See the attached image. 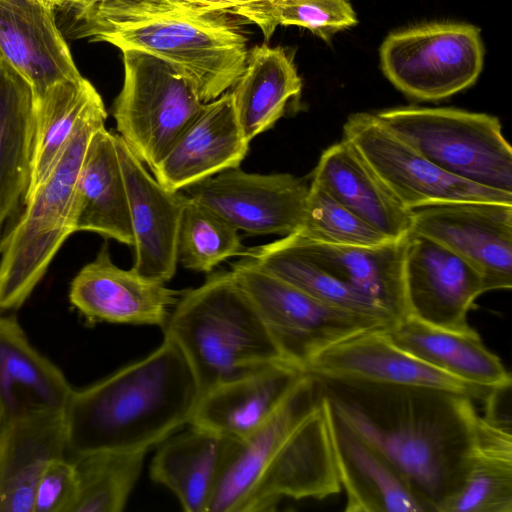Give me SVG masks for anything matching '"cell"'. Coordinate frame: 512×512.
Listing matches in <instances>:
<instances>
[{
  "instance_id": "1",
  "label": "cell",
  "mask_w": 512,
  "mask_h": 512,
  "mask_svg": "<svg viewBox=\"0 0 512 512\" xmlns=\"http://www.w3.org/2000/svg\"><path fill=\"white\" fill-rule=\"evenodd\" d=\"M316 378L333 411L437 512L467 469L479 418L474 400L427 387Z\"/></svg>"
},
{
  "instance_id": "2",
  "label": "cell",
  "mask_w": 512,
  "mask_h": 512,
  "mask_svg": "<svg viewBox=\"0 0 512 512\" xmlns=\"http://www.w3.org/2000/svg\"><path fill=\"white\" fill-rule=\"evenodd\" d=\"M341 491L318 380L304 373L274 414L239 441L207 512L273 510L279 500Z\"/></svg>"
},
{
  "instance_id": "3",
  "label": "cell",
  "mask_w": 512,
  "mask_h": 512,
  "mask_svg": "<svg viewBox=\"0 0 512 512\" xmlns=\"http://www.w3.org/2000/svg\"><path fill=\"white\" fill-rule=\"evenodd\" d=\"M200 397L185 355L164 336L146 357L73 388L63 410L67 454L148 452L189 425Z\"/></svg>"
},
{
  "instance_id": "4",
  "label": "cell",
  "mask_w": 512,
  "mask_h": 512,
  "mask_svg": "<svg viewBox=\"0 0 512 512\" xmlns=\"http://www.w3.org/2000/svg\"><path fill=\"white\" fill-rule=\"evenodd\" d=\"M71 17L70 37L156 56L172 66L203 103L232 88L246 65V22L231 14L173 0H103Z\"/></svg>"
},
{
  "instance_id": "5",
  "label": "cell",
  "mask_w": 512,
  "mask_h": 512,
  "mask_svg": "<svg viewBox=\"0 0 512 512\" xmlns=\"http://www.w3.org/2000/svg\"><path fill=\"white\" fill-rule=\"evenodd\" d=\"M162 330L182 350L201 395L287 362L232 271L214 272L199 287L184 290Z\"/></svg>"
},
{
  "instance_id": "6",
  "label": "cell",
  "mask_w": 512,
  "mask_h": 512,
  "mask_svg": "<svg viewBox=\"0 0 512 512\" xmlns=\"http://www.w3.org/2000/svg\"><path fill=\"white\" fill-rule=\"evenodd\" d=\"M102 98L83 117L57 163L25 200V210L0 240V310L23 306L54 256L74 233V195L89 141L105 125Z\"/></svg>"
},
{
  "instance_id": "7",
  "label": "cell",
  "mask_w": 512,
  "mask_h": 512,
  "mask_svg": "<svg viewBox=\"0 0 512 512\" xmlns=\"http://www.w3.org/2000/svg\"><path fill=\"white\" fill-rule=\"evenodd\" d=\"M375 115L443 171L512 193V149L497 117L455 108L412 106Z\"/></svg>"
},
{
  "instance_id": "8",
  "label": "cell",
  "mask_w": 512,
  "mask_h": 512,
  "mask_svg": "<svg viewBox=\"0 0 512 512\" xmlns=\"http://www.w3.org/2000/svg\"><path fill=\"white\" fill-rule=\"evenodd\" d=\"M121 52L124 80L112 110L117 134L152 170L204 103L164 60L133 49Z\"/></svg>"
},
{
  "instance_id": "9",
  "label": "cell",
  "mask_w": 512,
  "mask_h": 512,
  "mask_svg": "<svg viewBox=\"0 0 512 512\" xmlns=\"http://www.w3.org/2000/svg\"><path fill=\"white\" fill-rule=\"evenodd\" d=\"M231 271L283 359L303 372L328 347L365 330L386 328L313 298L248 258L232 264Z\"/></svg>"
},
{
  "instance_id": "10",
  "label": "cell",
  "mask_w": 512,
  "mask_h": 512,
  "mask_svg": "<svg viewBox=\"0 0 512 512\" xmlns=\"http://www.w3.org/2000/svg\"><path fill=\"white\" fill-rule=\"evenodd\" d=\"M386 78L404 94L440 100L474 85L484 63L480 29L432 22L389 34L380 46Z\"/></svg>"
},
{
  "instance_id": "11",
  "label": "cell",
  "mask_w": 512,
  "mask_h": 512,
  "mask_svg": "<svg viewBox=\"0 0 512 512\" xmlns=\"http://www.w3.org/2000/svg\"><path fill=\"white\" fill-rule=\"evenodd\" d=\"M343 139L358 150L409 210L458 201L512 203V193L477 185L443 171L389 130L375 114L350 115L343 126Z\"/></svg>"
},
{
  "instance_id": "12",
  "label": "cell",
  "mask_w": 512,
  "mask_h": 512,
  "mask_svg": "<svg viewBox=\"0 0 512 512\" xmlns=\"http://www.w3.org/2000/svg\"><path fill=\"white\" fill-rule=\"evenodd\" d=\"M183 191L238 231L285 236L302 227L309 186L288 173H249L237 167Z\"/></svg>"
},
{
  "instance_id": "13",
  "label": "cell",
  "mask_w": 512,
  "mask_h": 512,
  "mask_svg": "<svg viewBox=\"0 0 512 512\" xmlns=\"http://www.w3.org/2000/svg\"><path fill=\"white\" fill-rule=\"evenodd\" d=\"M411 232L449 248L483 276L485 291L512 287V203L458 201L411 210Z\"/></svg>"
},
{
  "instance_id": "14",
  "label": "cell",
  "mask_w": 512,
  "mask_h": 512,
  "mask_svg": "<svg viewBox=\"0 0 512 512\" xmlns=\"http://www.w3.org/2000/svg\"><path fill=\"white\" fill-rule=\"evenodd\" d=\"M408 315L453 330H465L475 300L485 293L482 274L467 260L424 235L410 232L404 256Z\"/></svg>"
},
{
  "instance_id": "15",
  "label": "cell",
  "mask_w": 512,
  "mask_h": 512,
  "mask_svg": "<svg viewBox=\"0 0 512 512\" xmlns=\"http://www.w3.org/2000/svg\"><path fill=\"white\" fill-rule=\"evenodd\" d=\"M316 377L445 390L483 401L493 388L471 385L394 344L384 328L365 330L318 354L304 369Z\"/></svg>"
},
{
  "instance_id": "16",
  "label": "cell",
  "mask_w": 512,
  "mask_h": 512,
  "mask_svg": "<svg viewBox=\"0 0 512 512\" xmlns=\"http://www.w3.org/2000/svg\"><path fill=\"white\" fill-rule=\"evenodd\" d=\"M182 293L141 276L133 268L118 267L104 244L96 258L75 275L68 297L91 324L152 325L163 329Z\"/></svg>"
},
{
  "instance_id": "17",
  "label": "cell",
  "mask_w": 512,
  "mask_h": 512,
  "mask_svg": "<svg viewBox=\"0 0 512 512\" xmlns=\"http://www.w3.org/2000/svg\"><path fill=\"white\" fill-rule=\"evenodd\" d=\"M135 251L132 268L141 276L170 281L178 264V233L188 196L163 187L115 133Z\"/></svg>"
},
{
  "instance_id": "18",
  "label": "cell",
  "mask_w": 512,
  "mask_h": 512,
  "mask_svg": "<svg viewBox=\"0 0 512 512\" xmlns=\"http://www.w3.org/2000/svg\"><path fill=\"white\" fill-rule=\"evenodd\" d=\"M248 147L228 90L204 103L151 172L166 189L183 191L222 171L239 167Z\"/></svg>"
},
{
  "instance_id": "19",
  "label": "cell",
  "mask_w": 512,
  "mask_h": 512,
  "mask_svg": "<svg viewBox=\"0 0 512 512\" xmlns=\"http://www.w3.org/2000/svg\"><path fill=\"white\" fill-rule=\"evenodd\" d=\"M324 400L337 475L346 494L345 511L431 512L392 463Z\"/></svg>"
},
{
  "instance_id": "20",
  "label": "cell",
  "mask_w": 512,
  "mask_h": 512,
  "mask_svg": "<svg viewBox=\"0 0 512 512\" xmlns=\"http://www.w3.org/2000/svg\"><path fill=\"white\" fill-rule=\"evenodd\" d=\"M55 12L31 0H0V54L30 85L35 97L82 76Z\"/></svg>"
},
{
  "instance_id": "21",
  "label": "cell",
  "mask_w": 512,
  "mask_h": 512,
  "mask_svg": "<svg viewBox=\"0 0 512 512\" xmlns=\"http://www.w3.org/2000/svg\"><path fill=\"white\" fill-rule=\"evenodd\" d=\"M67 456L63 411L34 410L0 423V512H33L37 482L54 459Z\"/></svg>"
},
{
  "instance_id": "22",
  "label": "cell",
  "mask_w": 512,
  "mask_h": 512,
  "mask_svg": "<svg viewBox=\"0 0 512 512\" xmlns=\"http://www.w3.org/2000/svg\"><path fill=\"white\" fill-rule=\"evenodd\" d=\"M304 373L281 362L221 383L201 395L189 425L242 441L274 414Z\"/></svg>"
},
{
  "instance_id": "23",
  "label": "cell",
  "mask_w": 512,
  "mask_h": 512,
  "mask_svg": "<svg viewBox=\"0 0 512 512\" xmlns=\"http://www.w3.org/2000/svg\"><path fill=\"white\" fill-rule=\"evenodd\" d=\"M304 255L387 311L396 321L408 315L404 290L406 238L378 246H345L285 235Z\"/></svg>"
},
{
  "instance_id": "24",
  "label": "cell",
  "mask_w": 512,
  "mask_h": 512,
  "mask_svg": "<svg viewBox=\"0 0 512 512\" xmlns=\"http://www.w3.org/2000/svg\"><path fill=\"white\" fill-rule=\"evenodd\" d=\"M311 183L393 240L411 232V210L401 204L345 139L321 154Z\"/></svg>"
},
{
  "instance_id": "25",
  "label": "cell",
  "mask_w": 512,
  "mask_h": 512,
  "mask_svg": "<svg viewBox=\"0 0 512 512\" xmlns=\"http://www.w3.org/2000/svg\"><path fill=\"white\" fill-rule=\"evenodd\" d=\"M238 443L190 426L161 443L151 461L150 477L173 492L184 511L207 512Z\"/></svg>"
},
{
  "instance_id": "26",
  "label": "cell",
  "mask_w": 512,
  "mask_h": 512,
  "mask_svg": "<svg viewBox=\"0 0 512 512\" xmlns=\"http://www.w3.org/2000/svg\"><path fill=\"white\" fill-rule=\"evenodd\" d=\"M384 332L401 349L463 382L486 388L512 383L501 359L472 327L453 330L407 315Z\"/></svg>"
},
{
  "instance_id": "27",
  "label": "cell",
  "mask_w": 512,
  "mask_h": 512,
  "mask_svg": "<svg viewBox=\"0 0 512 512\" xmlns=\"http://www.w3.org/2000/svg\"><path fill=\"white\" fill-rule=\"evenodd\" d=\"M74 231H89L133 246L127 191L115 133L105 125L92 135L74 195Z\"/></svg>"
},
{
  "instance_id": "28",
  "label": "cell",
  "mask_w": 512,
  "mask_h": 512,
  "mask_svg": "<svg viewBox=\"0 0 512 512\" xmlns=\"http://www.w3.org/2000/svg\"><path fill=\"white\" fill-rule=\"evenodd\" d=\"M73 387L30 342L14 314L0 310V405L4 419L34 410H64Z\"/></svg>"
},
{
  "instance_id": "29",
  "label": "cell",
  "mask_w": 512,
  "mask_h": 512,
  "mask_svg": "<svg viewBox=\"0 0 512 512\" xmlns=\"http://www.w3.org/2000/svg\"><path fill=\"white\" fill-rule=\"evenodd\" d=\"M232 88L236 119L250 143L283 116L290 99L301 92L302 81L284 48L262 43L248 50L244 71Z\"/></svg>"
},
{
  "instance_id": "30",
  "label": "cell",
  "mask_w": 512,
  "mask_h": 512,
  "mask_svg": "<svg viewBox=\"0 0 512 512\" xmlns=\"http://www.w3.org/2000/svg\"><path fill=\"white\" fill-rule=\"evenodd\" d=\"M34 129L32 88L0 54V238L29 187Z\"/></svg>"
},
{
  "instance_id": "31",
  "label": "cell",
  "mask_w": 512,
  "mask_h": 512,
  "mask_svg": "<svg viewBox=\"0 0 512 512\" xmlns=\"http://www.w3.org/2000/svg\"><path fill=\"white\" fill-rule=\"evenodd\" d=\"M437 512H512V428L479 415L463 480Z\"/></svg>"
},
{
  "instance_id": "32",
  "label": "cell",
  "mask_w": 512,
  "mask_h": 512,
  "mask_svg": "<svg viewBox=\"0 0 512 512\" xmlns=\"http://www.w3.org/2000/svg\"><path fill=\"white\" fill-rule=\"evenodd\" d=\"M242 256L313 298L390 326L396 320L372 300L300 252L286 236L244 249Z\"/></svg>"
},
{
  "instance_id": "33",
  "label": "cell",
  "mask_w": 512,
  "mask_h": 512,
  "mask_svg": "<svg viewBox=\"0 0 512 512\" xmlns=\"http://www.w3.org/2000/svg\"><path fill=\"white\" fill-rule=\"evenodd\" d=\"M100 98L83 76L60 82L35 97L31 176L25 198L49 175L79 123Z\"/></svg>"
},
{
  "instance_id": "34",
  "label": "cell",
  "mask_w": 512,
  "mask_h": 512,
  "mask_svg": "<svg viewBox=\"0 0 512 512\" xmlns=\"http://www.w3.org/2000/svg\"><path fill=\"white\" fill-rule=\"evenodd\" d=\"M146 453L105 450L71 457L78 481L73 512L123 511Z\"/></svg>"
},
{
  "instance_id": "35",
  "label": "cell",
  "mask_w": 512,
  "mask_h": 512,
  "mask_svg": "<svg viewBox=\"0 0 512 512\" xmlns=\"http://www.w3.org/2000/svg\"><path fill=\"white\" fill-rule=\"evenodd\" d=\"M239 231L211 209L187 199L178 233V262L196 272H211L228 258L242 255Z\"/></svg>"
},
{
  "instance_id": "36",
  "label": "cell",
  "mask_w": 512,
  "mask_h": 512,
  "mask_svg": "<svg viewBox=\"0 0 512 512\" xmlns=\"http://www.w3.org/2000/svg\"><path fill=\"white\" fill-rule=\"evenodd\" d=\"M297 232L314 241L345 246L371 247L393 240L312 183Z\"/></svg>"
},
{
  "instance_id": "37",
  "label": "cell",
  "mask_w": 512,
  "mask_h": 512,
  "mask_svg": "<svg viewBox=\"0 0 512 512\" xmlns=\"http://www.w3.org/2000/svg\"><path fill=\"white\" fill-rule=\"evenodd\" d=\"M349 0H275L261 13L257 27L268 40L281 26L308 29L324 41L357 24Z\"/></svg>"
},
{
  "instance_id": "38",
  "label": "cell",
  "mask_w": 512,
  "mask_h": 512,
  "mask_svg": "<svg viewBox=\"0 0 512 512\" xmlns=\"http://www.w3.org/2000/svg\"><path fill=\"white\" fill-rule=\"evenodd\" d=\"M78 481L73 460L67 456L52 460L35 489L33 512H73Z\"/></svg>"
},
{
  "instance_id": "39",
  "label": "cell",
  "mask_w": 512,
  "mask_h": 512,
  "mask_svg": "<svg viewBox=\"0 0 512 512\" xmlns=\"http://www.w3.org/2000/svg\"><path fill=\"white\" fill-rule=\"evenodd\" d=\"M103 0H64L60 10L67 11L71 16L86 11Z\"/></svg>"
},
{
  "instance_id": "40",
  "label": "cell",
  "mask_w": 512,
  "mask_h": 512,
  "mask_svg": "<svg viewBox=\"0 0 512 512\" xmlns=\"http://www.w3.org/2000/svg\"><path fill=\"white\" fill-rule=\"evenodd\" d=\"M31 1H35L38 3L44 4V5H47V6L53 7L56 10H58L62 7L64 0H31Z\"/></svg>"
},
{
  "instance_id": "41",
  "label": "cell",
  "mask_w": 512,
  "mask_h": 512,
  "mask_svg": "<svg viewBox=\"0 0 512 512\" xmlns=\"http://www.w3.org/2000/svg\"><path fill=\"white\" fill-rule=\"evenodd\" d=\"M4 420V412H3V409L0 405V423Z\"/></svg>"
}]
</instances>
